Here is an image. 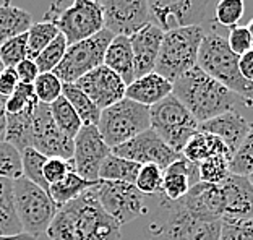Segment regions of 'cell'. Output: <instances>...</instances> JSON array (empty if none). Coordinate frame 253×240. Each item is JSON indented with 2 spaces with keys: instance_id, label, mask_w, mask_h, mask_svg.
Returning <instances> with one entry per match:
<instances>
[{
  "instance_id": "cell-18",
  "label": "cell",
  "mask_w": 253,
  "mask_h": 240,
  "mask_svg": "<svg viewBox=\"0 0 253 240\" xmlns=\"http://www.w3.org/2000/svg\"><path fill=\"white\" fill-rule=\"evenodd\" d=\"M179 204L188 214H192L193 218L201 221L217 222L224 216V200L221 185L198 182V184H195L190 188V192L185 197L179 200Z\"/></svg>"
},
{
  "instance_id": "cell-4",
  "label": "cell",
  "mask_w": 253,
  "mask_h": 240,
  "mask_svg": "<svg viewBox=\"0 0 253 240\" xmlns=\"http://www.w3.org/2000/svg\"><path fill=\"white\" fill-rule=\"evenodd\" d=\"M203 38L205 30L201 25L177 28L164 33L154 72L168 78L170 83H175L183 73L197 67Z\"/></svg>"
},
{
  "instance_id": "cell-42",
  "label": "cell",
  "mask_w": 253,
  "mask_h": 240,
  "mask_svg": "<svg viewBox=\"0 0 253 240\" xmlns=\"http://www.w3.org/2000/svg\"><path fill=\"white\" fill-rule=\"evenodd\" d=\"M244 0H219L214 7V20L221 26H226L229 30L239 25V21L244 18Z\"/></svg>"
},
{
  "instance_id": "cell-10",
  "label": "cell",
  "mask_w": 253,
  "mask_h": 240,
  "mask_svg": "<svg viewBox=\"0 0 253 240\" xmlns=\"http://www.w3.org/2000/svg\"><path fill=\"white\" fill-rule=\"evenodd\" d=\"M114 39V34L106 28L101 33L94 34L80 42L70 44L63 55L59 67L54 73L62 83L75 84L80 78L84 77L94 68L104 65V55L109 44Z\"/></svg>"
},
{
  "instance_id": "cell-5",
  "label": "cell",
  "mask_w": 253,
  "mask_h": 240,
  "mask_svg": "<svg viewBox=\"0 0 253 240\" xmlns=\"http://www.w3.org/2000/svg\"><path fill=\"white\" fill-rule=\"evenodd\" d=\"M148 128H151V107L141 106L128 98L102 109L97 123V130L111 150Z\"/></svg>"
},
{
  "instance_id": "cell-30",
  "label": "cell",
  "mask_w": 253,
  "mask_h": 240,
  "mask_svg": "<svg viewBox=\"0 0 253 240\" xmlns=\"http://www.w3.org/2000/svg\"><path fill=\"white\" fill-rule=\"evenodd\" d=\"M140 167H141V164L128 161V159H125V158L116 156V154H111L101 165L99 180L125 182V184L135 185Z\"/></svg>"
},
{
  "instance_id": "cell-51",
  "label": "cell",
  "mask_w": 253,
  "mask_h": 240,
  "mask_svg": "<svg viewBox=\"0 0 253 240\" xmlns=\"http://www.w3.org/2000/svg\"><path fill=\"white\" fill-rule=\"evenodd\" d=\"M0 240H39L38 237L30 236V234L23 232L20 236H13V237H0Z\"/></svg>"
},
{
  "instance_id": "cell-35",
  "label": "cell",
  "mask_w": 253,
  "mask_h": 240,
  "mask_svg": "<svg viewBox=\"0 0 253 240\" xmlns=\"http://www.w3.org/2000/svg\"><path fill=\"white\" fill-rule=\"evenodd\" d=\"M47 161V158L42 153L36 151L34 148H26L21 151V172L23 177H26L28 180L34 182L36 185L42 187L44 190L49 192V185L45 184L42 169L44 164Z\"/></svg>"
},
{
  "instance_id": "cell-29",
  "label": "cell",
  "mask_w": 253,
  "mask_h": 240,
  "mask_svg": "<svg viewBox=\"0 0 253 240\" xmlns=\"http://www.w3.org/2000/svg\"><path fill=\"white\" fill-rule=\"evenodd\" d=\"M97 182H89L83 179L82 175L77 174V170H70L65 179L60 180L59 184H54L49 187V195L52 197L57 206H63V204L70 203L72 200L83 195L86 190H89L91 187H94Z\"/></svg>"
},
{
  "instance_id": "cell-27",
  "label": "cell",
  "mask_w": 253,
  "mask_h": 240,
  "mask_svg": "<svg viewBox=\"0 0 253 240\" xmlns=\"http://www.w3.org/2000/svg\"><path fill=\"white\" fill-rule=\"evenodd\" d=\"M13 197V180L0 177V237H13L23 234Z\"/></svg>"
},
{
  "instance_id": "cell-28",
  "label": "cell",
  "mask_w": 253,
  "mask_h": 240,
  "mask_svg": "<svg viewBox=\"0 0 253 240\" xmlns=\"http://www.w3.org/2000/svg\"><path fill=\"white\" fill-rule=\"evenodd\" d=\"M33 112L21 114H8L7 116V135L5 141L15 146L20 153L26 148H33L34 145V125H33Z\"/></svg>"
},
{
  "instance_id": "cell-49",
  "label": "cell",
  "mask_w": 253,
  "mask_h": 240,
  "mask_svg": "<svg viewBox=\"0 0 253 240\" xmlns=\"http://www.w3.org/2000/svg\"><path fill=\"white\" fill-rule=\"evenodd\" d=\"M239 68L242 77L253 84V49H250L249 52L239 57Z\"/></svg>"
},
{
  "instance_id": "cell-54",
  "label": "cell",
  "mask_w": 253,
  "mask_h": 240,
  "mask_svg": "<svg viewBox=\"0 0 253 240\" xmlns=\"http://www.w3.org/2000/svg\"><path fill=\"white\" fill-rule=\"evenodd\" d=\"M3 70V65H2V60H0V72Z\"/></svg>"
},
{
  "instance_id": "cell-7",
  "label": "cell",
  "mask_w": 253,
  "mask_h": 240,
  "mask_svg": "<svg viewBox=\"0 0 253 240\" xmlns=\"http://www.w3.org/2000/svg\"><path fill=\"white\" fill-rule=\"evenodd\" d=\"M13 197L23 231L34 237L47 232L59 211L49 192L21 175L13 180Z\"/></svg>"
},
{
  "instance_id": "cell-43",
  "label": "cell",
  "mask_w": 253,
  "mask_h": 240,
  "mask_svg": "<svg viewBox=\"0 0 253 240\" xmlns=\"http://www.w3.org/2000/svg\"><path fill=\"white\" fill-rule=\"evenodd\" d=\"M21 175V153L10 143L0 141V177L15 180Z\"/></svg>"
},
{
  "instance_id": "cell-13",
  "label": "cell",
  "mask_w": 253,
  "mask_h": 240,
  "mask_svg": "<svg viewBox=\"0 0 253 240\" xmlns=\"http://www.w3.org/2000/svg\"><path fill=\"white\" fill-rule=\"evenodd\" d=\"M112 150L101 136L97 125H83L73 140V165L78 175L89 182H99V170Z\"/></svg>"
},
{
  "instance_id": "cell-34",
  "label": "cell",
  "mask_w": 253,
  "mask_h": 240,
  "mask_svg": "<svg viewBox=\"0 0 253 240\" xmlns=\"http://www.w3.org/2000/svg\"><path fill=\"white\" fill-rule=\"evenodd\" d=\"M60 31L50 21H38L28 31V59L36 60V57L59 36Z\"/></svg>"
},
{
  "instance_id": "cell-33",
  "label": "cell",
  "mask_w": 253,
  "mask_h": 240,
  "mask_svg": "<svg viewBox=\"0 0 253 240\" xmlns=\"http://www.w3.org/2000/svg\"><path fill=\"white\" fill-rule=\"evenodd\" d=\"M232 156L229 154H219V156H212L206 161L198 164V174L200 182L212 185H221L229 175L232 174L231 170Z\"/></svg>"
},
{
  "instance_id": "cell-47",
  "label": "cell",
  "mask_w": 253,
  "mask_h": 240,
  "mask_svg": "<svg viewBox=\"0 0 253 240\" xmlns=\"http://www.w3.org/2000/svg\"><path fill=\"white\" fill-rule=\"evenodd\" d=\"M20 84L18 75H16L15 68H3L0 72V99L5 101L15 93Z\"/></svg>"
},
{
  "instance_id": "cell-41",
  "label": "cell",
  "mask_w": 253,
  "mask_h": 240,
  "mask_svg": "<svg viewBox=\"0 0 253 240\" xmlns=\"http://www.w3.org/2000/svg\"><path fill=\"white\" fill-rule=\"evenodd\" d=\"M34 91H36V96L41 104L50 106L62 96L63 83L57 78L54 72L39 73V77L34 81Z\"/></svg>"
},
{
  "instance_id": "cell-50",
  "label": "cell",
  "mask_w": 253,
  "mask_h": 240,
  "mask_svg": "<svg viewBox=\"0 0 253 240\" xmlns=\"http://www.w3.org/2000/svg\"><path fill=\"white\" fill-rule=\"evenodd\" d=\"M7 116L5 101L0 99V141H5V135H7Z\"/></svg>"
},
{
  "instance_id": "cell-17",
  "label": "cell",
  "mask_w": 253,
  "mask_h": 240,
  "mask_svg": "<svg viewBox=\"0 0 253 240\" xmlns=\"http://www.w3.org/2000/svg\"><path fill=\"white\" fill-rule=\"evenodd\" d=\"M75 84L101 111L122 101L125 98L126 91V84L124 83V80L106 65H101L94 68V70H91L89 73H86Z\"/></svg>"
},
{
  "instance_id": "cell-25",
  "label": "cell",
  "mask_w": 253,
  "mask_h": 240,
  "mask_svg": "<svg viewBox=\"0 0 253 240\" xmlns=\"http://www.w3.org/2000/svg\"><path fill=\"white\" fill-rule=\"evenodd\" d=\"M219 154H229V156L234 158V154L226 146V143L221 138H217L216 135L206 133V131L195 133L182 150V156L197 165L212 156H219Z\"/></svg>"
},
{
  "instance_id": "cell-16",
  "label": "cell",
  "mask_w": 253,
  "mask_h": 240,
  "mask_svg": "<svg viewBox=\"0 0 253 240\" xmlns=\"http://www.w3.org/2000/svg\"><path fill=\"white\" fill-rule=\"evenodd\" d=\"M33 125L34 150L42 153L45 158H73V138L67 136L57 127L52 116H50L49 106L39 102V106L33 112Z\"/></svg>"
},
{
  "instance_id": "cell-45",
  "label": "cell",
  "mask_w": 253,
  "mask_h": 240,
  "mask_svg": "<svg viewBox=\"0 0 253 240\" xmlns=\"http://www.w3.org/2000/svg\"><path fill=\"white\" fill-rule=\"evenodd\" d=\"M75 169L72 159H62V158H47L44 164L42 175L45 184L49 187L54 184H59L60 180L65 179V175Z\"/></svg>"
},
{
  "instance_id": "cell-36",
  "label": "cell",
  "mask_w": 253,
  "mask_h": 240,
  "mask_svg": "<svg viewBox=\"0 0 253 240\" xmlns=\"http://www.w3.org/2000/svg\"><path fill=\"white\" fill-rule=\"evenodd\" d=\"M39 106V99L34 91V84L20 83L18 88L10 98L5 99V111L7 114H21L34 111Z\"/></svg>"
},
{
  "instance_id": "cell-37",
  "label": "cell",
  "mask_w": 253,
  "mask_h": 240,
  "mask_svg": "<svg viewBox=\"0 0 253 240\" xmlns=\"http://www.w3.org/2000/svg\"><path fill=\"white\" fill-rule=\"evenodd\" d=\"M164 170L156 164H143L138 172L135 187L143 195H163Z\"/></svg>"
},
{
  "instance_id": "cell-6",
  "label": "cell",
  "mask_w": 253,
  "mask_h": 240,
  "mask_svg": "<svg viewBox=\"0 0 253 240\" xmlns=\"http://www.w3.org/2000/svg\"><path fill=\"white\" fill-rule=\"evenodd\" d=\"M44 21L52 23L65 36L68 45L104 30V15L99 0H73L65 8L52 3L44 13Z\"/></svg>"
},
{
  "instance_id": "cell-23",
  "label": "cell",
  "mask_w": 253,
  "mask_h": 240,
  "mask_svg": "<svg viewBox=\"0 0 253 240\" xmlns=\"http://www.w3.org/2000/svg\"><path fill=\"white\" fill-rule=\"evenodd\" d=\"M172 91H174V83H170L168 78L161 77L159 73L151 72L148 75L135 78V81L126 86L125 98L135 101L141 106L153 107L158 102L169 98Z\"/></svg>"
},
{
  "instance_id": "cell-39",
  "label": "cell",
  "mask_w": 253,
  "mask_h": 240,
  "mask_svg": "<svg viewBox=\"0 0 253 240\" xmlns=\"http://www.w3.org/2000/svg\"><path fill=\"white\" fill-rule=\"evenodd\" d=\"M68 42L65 36L60 33L52 42H50L47 47H45L41 54L36 57V65L41 73H47V72H54L59 64L62 62L63 55L67 52Z\"/></svg>"
},
{
  "instance_id": "cell-40",
  "label": "cell",
  "mask_w": 253,
  "mask_h": 240,
  "mask_svg": "<svg viewBox=\"0 0 253 240\" xmlns=\"http://www.w3.org/2000/svg\"><path fill=\"white\" fill-rule=\"evenodd\" d=\"M231 170L235 175L249 177L253 174V123H250V128L247 131L244 141L240 143L239 150L234 154Z\"/></svg>"
},
{
  "instance_id": "cell-44",
  "label": "cell",
  "mask_w": 253,
  "mask_h": 240,
  "mask_svg": "<svg viewBox=\"0 0 253 240\" xmlns=\"http://www.w3.org/2000/svg\"><path fill=\"white\" fill-rule=\"evenodd\" d=\"M219 240H253V219H221Z\"/></svg>"
},
{
  "instance_id": "cell-9",
  "label": "cell",
  "mask_w": 253,
  "mask_h": 240,
  "mask_svg": "<svg viewBox=\"0 0 253 240\" xmlns=\"http://www.w3.org/2000/svg\"><path fill=\"white\" fill-rule=\"evenodd\" d=\"M151 128L172 150L182 153L187 141L200 131V122L174 94H170L151 107Z\"/></svg>"
},
{
  "instance_id": "cell-8",
  "label": "cell",
  "mask_w": 253,
  "mask_h": 240,
  "mask_svg": "<svg viewBox=\"0 0 253 240\" xmlns=\"http://www.w3.org/2000/svg\"><path fill=\"white\" fill-rule=\"evenodd\" d=\"M166 209L161 221L151 224L148 240H219L221 221L208 222L193 218L179 201L161 198Z\"/></svg>"
},
{
  "instance_id": "cell-1",
  "label": "cell",
  "mask_w": 253,
  "mask_h": 240,
  "mask_svg": "<svg viewBox=\"0 0 253 240\" xmlns=\"http://www.w3.org/2000/svg\"><path fill=\"white\" fill-rule=\"evenodd\" d=\"M94 187L59 208L49 240H120V224L101 206Z\"/></svg>"
},
{
  "instance_id": "cell-22",
  "label": "cell",
  "mask_w": 253,
  "mask_h": 240,
  "mask_svg": "<svg viewBox=\"0 0 253 240\" xmlns=\"http://www.w3.org/2000/svg\"><path fill=\"white\" fill-rule=\"evenodd\" d=\"M250 128V123L247 122L244 116H240L237 111L224 112L221 116L200 123V131L216 135L221 138L232 154L239 150L240 143L244 141L247 131Z\"/></svg>"
},
{
  "instance_id": "cell-52",
  "label": "cell",
  "mask_w": 253,
  "mask_h": 240,
  "mask_svg": "<svg viewBox=\"0 0 253 240\" xmlns=\"http://www.w3.org/2000/svg\"><path fill=\"white\" fill-rule=\"evenodd\" d=\"M247 30L250 33V38H252V45H253V18L249 21V25H247Z\"/></svg>"
},
{
  "instance_id": "cell-15",
  "label": "cell",
  "mask_w": 253,
  "mask_h": 240,
  "mask_svg": "<svg viewBox=\"0 0 253 240\" xmlns=\"http://www.w3.org/2000/svg\"><path fill=\"white\" fill-rule=\"evenodd\" d=\"M99 3L104 15V28L114 36L130 38L151 23L148 0H99Z\"/></svg>"
},
{
  "instance_id": "cell-3",
  "label": "cell",
  "mask_w": 253,
  "mask_h": 240,
  "mask_svg": "<svg viewBox=\"0 0 253 240\" xmlns=\"http://www.w3.org/2000/svg\"><path fill=\"white\" fill-rule=\"evenodd\" d=\"M197 67L231 89L234 94L244 98L247 106H253V84L240 73L239 55L231 50L227 39L216 33L205 34L200 45Z\"/></svg>"
},
{
  "instance_id": "cell-32",
  "label": "cell",
  "mask_w": 253,
  "mask_h": 240,
  "mask_svg": "<svg viewBox=\"0 0 253 240\" xmlns=\"http://www.w3.org/2000/svg\"><path fill=\"white\" fill-rule=\"evenodd\" d=\"M49 111H50V116L54 119V122L57 123V127H59L67 136H70V138L75 140V136L78 135V131L83 127V122L78 114L75 112L70 102L65 99V96L62 94L55 102H52V104L49 106Z\"/></svg>"
},
{
  "instance_id": "cell-46",
  "label": "cell",
  "mask_w": 253,
  "mask_h": 240,
  "mask_svg": "<svg viewBox=\"0 0 253 240\" xmlns=\"http://www.w3.org/2000/svg\"><path fill=\"white\" fill-rule=\"evenodd\" d=\"M227 44L234 54H237L239 57L244 55L245 52H249L250 49H253L252 45V38L250 33L247 30V26H234L229 31L227 36Z\"/></svg>"
},
{
  "instance_id": "cell-26",
  "label": "cell",
  "mask_w": 253,
  "mask_h": 240,
  "mask_svg": "<svg viewBox=\"0 0 253 240\" xmlns=\"http://www.w3.org/2000/svg\"><path fill=\"white\" fill-rule=\"evenodd\" d=\"M33 15L11 3V0H3L0 3V44L8 39L28 33L33 26Z\"/></svg>"
},
{
  "instance_id": "cell-53",
  "label": "cell",
  "mask_w": 253,
  "mask_h": 240,
  "mask_svg": "<svg viewBox=\"0 0 253 240\" xmlns=\"http://www.w3.org/2000/svg\"><path fill=\"white\" fill-rule=\"evenodd\" d=\"M249 179H250V182H252V185H253V174H250V175H249Z\"/></svg>"
},
{
  "instance_id": "cell-2",
  "label": "cell",
  "mask_w": 253,
  "mask_h": 240,
  "mask_svg": "<svg viewBox=\"0 0 253 240\" xmlns=\"http://www.w3.org/2000/svg\"><path fill=\"white\" fill-rule=\"evenodd\" d=\"M172 94L200 123L208 122L224 112L234 111L235 106V94L232 91L217 80L211 78L200 67L183 73L174 83Z\"/></svg>"
},
{
  "instance_id": "cell-38",
  "label": "cell",
  "mask_w": 253,
  "mask_h": 240,
  "mask_svg": "<svg viewBox=\"0 0 253 240\" xmlns=\"http://www.w3.org/2000/svg\"><path fill=\"white\" fill-rule=\"evenodd\" d=\"M25 59H28V33L0 44V60L3 68H15Z\"/></svg>"
},
{
  "instance_id": "cell-12",
  "label": "cell",
  "mask_w": 253,
  "mask_h": 240,
  "mask_svg": "<svg viewBox=\"0 0 253 240\" xmlns=\"http://www.w3.org/2000/svg\"><path fill=\"white\" fill-rule=\"evenodd\" d=\"M210 0H148L149 20L164 33L197 26L205 20Z\"/></svg>"
},
{
  "instance_id": "cell-20",
  "label": "cell",
  "mask_w": 253,
  "mask_h": 240,
  "mask_svg": "<svg viewBox=\"0 0 253 240\" xmlns=\"http://www.w3.org/2000/svg\"><path fill=\"white\" fill-rule=\"evenodd\" d=\"M163 39L164 31L153 23L143 26L140 31L130 36V44L135 59V78L154 72Z\"/></svg>"
},
{
  "instance_id": "cell-11",
  "label": "cell",
  "mask_w": 253,
  "mask_h": 240,
  "mask_svg": "<svg viewBox=\"0 0 253 240\" xmlns=\"http://www.w3.org/2000/svg\"><path fill=\"white\" fill-rule=\"evenodd\" d=\"M94 190L101 206L120 226L148 213L145 195L133 184L99 180Z\"/></svg>"
},
{
  "instance_id": "cell-21",
  "label": "cell",
  "mask_w": 253,
  "mask_h": 240,
  "mask_svg": "<svg viewBox=\"0 0 253 240\" xmlns=\"http://www.w3.org/2000/svg\"><path fill=\"white\" fill-rule=\"evenodd\" d=\"M198 182V165L180 156L175 162H172L169 167L164 169L163 195H161V198L169 200V201H179Z\"/></svg>"
},
{
  "instance_id": "cell-24",
  "label": "cell",
  "mask_w": 253,
  "mask_h": 240,
  "mask_svg": "<svg viewBox=\"0 0 253 240\" xmlns=\"http://www.w3.org/2000/svg\"><path fill=\"white\" fill-rule=\"evenodd\" d=\"M104 65L116 72L126 86L135 81V59L128 36H114L106 50Z\"/></svg>"
},
{
  "instance_id": "cell-19",
  "label": "cell",
  "mask_w": 253,
  "mask_h": 240,
  "mask_svg": "<svg viewBox=\"0 0 253 240\" xmlns=\"http://www.w3.org/2000/svg\"><path fill=\"white\" fill-rule=\"evenodd\" d=\"M224 218L253 219V185L249 177L231 174L221 184Z\"/></svg>"
},
{
  "instance_id": "cell-48",
  "label": "cell",
  "mask_w": 253,
  "mask_h": 240,
  "mask_svg": "<svg viewBox=\"0 0 253 240\" xmlns=\"http://www.w3.org/2000/svg\"><path fill=\"white\" fill-rule=\"evenodd\" d=\"M15 72L18 75L20 83H28V84H34L36 78L39 77V68L36 65V60L33 59H25L23 62H20L18 65L15 67Z\"/></svg>"
},
{
  "instance_id": "cell-14",
  "label": "cell",
  "mask_w": 253,
  "mask_h": 240,
  "mask_svg": "<svg viewBox=\"0 0 253 240\" xmlns=\"http://www.w3.org/2000/svg\"><path fill=\"white\" fill-rule=\"evenodd\" d=\"M112 154L141 165L156 164L163 170L182 156V153L172 150L153 128H148L143 133L136 135L135 138L124 143V145L112 148Z\"/></svg>"
},
{
  "instance_id": "cell-31",
  "label": "cell",
  "mask_w": 253,
  "mask_h": 240,
  "mask_svg": "<svg viewBox=\"0 0 253 240\" xmlns=\"http://www.w3.org/2000/svg\"><path fill=\"white\" fill-rule=\"evenodd\" d=\"M62 94L65 96V99L70 102L75 112L78 114L82 119L83 125H97L101 119V109L97 107L88 96H86L77 84L72 83H63Z\"/></svg>"
}]
</instances>
